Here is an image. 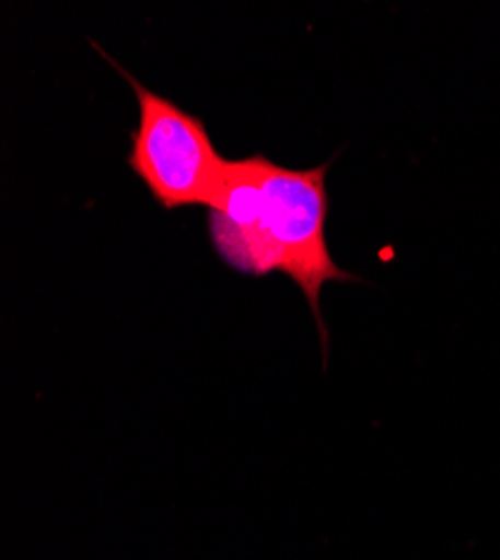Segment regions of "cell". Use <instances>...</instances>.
Returning <instances> with one entry per match:
<instances>
[{
  "instance_id": "6da1fadb",
  "label": "cell",
  "mask_w": 500,
  "mask_h": 560,
  "mask_svg": "<svg viewBox=\"0 0 500 560\" xmlns=\"http://www.w3.org/2000/svg\"><path fill=\"white\" fill-rule=\"evenodd\" d=\"M330 162L294 171L263 155L230 162L222 194L209 209V238L218 258L260 278L283 271L303 292L328 363V325L322 314L326 283H359L341 269L326 241Z\"/></svg>"
},
{
  "instance_id": "7a4b0ae2",
  "label": "cell",
  "mask_w": 500,
  "mask_h": 560,
  "mask_svg": "<svg viewBox=\"0 0 500 560\" xmlns=\"http://www.w3.org/2000/svg\"><path fill=\"white\" fill-rule=\"evenodd\" d=\"M95 50L128 81L140 106V124L130 132L126 158L132 173L166 211L211 209L222 194L230 160L216 151L205 121L140 83L97 45Z\"/></svg>"
}]
</instances>
